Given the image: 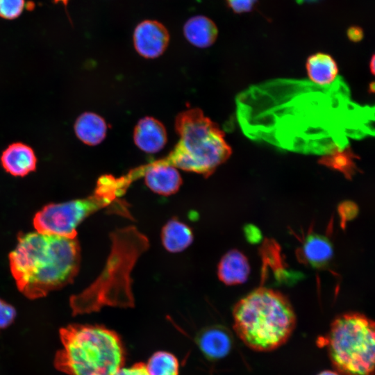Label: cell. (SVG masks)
<instances>
[{
  "label": "cell",
  "mask_w": 375,
  "mask_h": 375,
  "mask_svg": "<svg viewBox=\"0 0 375 375\" xmlns=\"http://www.w3.org/2000/svg\"><path fill=\"white\" fill-rule=\"evenodd\" d=\"M3 169L14 176H24L34 171L37 158L33 149L24 143L10 144L1 156Z\"/></svg>",
  "instance_id": "cell-12"
},
{
  "label": "cell",
  "mask_w": 375,
  "mask_h": 375,
  "mask_svg": "<svg viewBox=\"0 0 375 375\" xmlns=\"http://www.w3.org/2000/svg\"><path fill=\"white\" fill-rule=\"evenodd\" d=\"M135 145L147 153H156L165 146L167 135L165 127L158 119L145 117L138 121L133 131Z\"/></svg>",
  "instance_id": "cell-11"
},
{
  "label": "cell",
  "mask_w": 375,
  "mask_h": 375,
  "mask_svg": "<svg viewBox=\"0 0 375 375\" xmlns=\"http://www.w3.org/2000/svg\"><path fill=\"white\" fill-rule=\"evenodd\" d=\"M374 342V322L355 312L335 319L326 338L331 362L341 375H373Z\"/></svg>",
  "instance_id": "cell-7"
},
{
  "label": "cell",
  "mask_w": 375,
  "mask_h": 375,
  "mask_svg": "<svg viewBox=\"0 0 375 375\" xmlns=\"http://www.w3.org/2000/svg\"><path fill=\"white\" fill-rule=\"evenodd\" d=\"M133 40L138 54L145 58L153 59L165 51L169 42V34L162 23L146 19L135 28Z\"/></svg>",
  "instance_id": "cell-10"
},
{
  "label": "cell",
  "mask_w": 375,
  "mask_h": 375,
  "mask_svg": "<svg viewBox=\"0 0 375 375\" xmlns=\"http://www.w3.org/2000/svg\"><path fill=\"white\" fill-rule=\"evenodd\" d=\"M55 3H62L64 6H67L69 0H53Z\"/></svg>",
  "instance_id": "cell-31"
},
{
  "label": "cell",
  "mask_w": 375,
  "mask_h": 375,
  "mask_svg": "<svg viewBox=\"0 0 375 375\" xmlns=\"http://www.w3.org/2000/svg\"><path fill=\"white\" fill-rule=\"evenodd\" d=\"M306 71L311 82L319 85L331 84L338 77V67L328 54L317 53L306 61Z\"/></svg>",
  "instance_id": "cell-18"
},
{
  "label": "cell",
  "mask_w": 375,
  "mask_h": 375,
  "mask_svg": "<svg viewBox=\"0 0 375 375\" xmlns=\"http://www.w3.org/2000/svg\"><path fill=\"white\" fill-rule=\"evenodd\" d=\"M317 375H341V374H340L337 372L331 371V370H325V371H322Z\"/></svg>",
  "instance_id": "cell-29"
},
{
  "label": "cell",
  "mask_w": 375,
  "mask_h": 375,
  "mask_svg": "<svg viewBox=\"0 0 375 375\" xmlns=\"http://www.w3.org/2000/svg\"><path fill=\"white\" fill-rule=\"evenodd\" d=\"M120 202L96 185L93 194L87 197L45 206L35 215L33 225L40 233L75 238L76 228L84 219L100 209L124 204Z\"/></svg>",
  "instance_id": "cell-8"
},
{
  "label": "cell",
  "mask_w": 375,
  "mask_h": 375,
  "mask_svg": "<svg viewBox=\"0 0 375 375\" xmlns=\"http://www.w3.org/2000/svg\"><path fill=\"white\" fill-rule=\"evenodd\" d=\"M245 236L250 242H258L261 238V234L258 228L253 225H247L244 228Z\"/></svg>",
  "instance_id": "cell-27"
},
{
  "label": "cell",
  "mask_w": 375,
  "mask_h": 375,
  "mask_svg": "<svg viewBox=\"0 0 375 375\" xmlns=\"http://www.w3.org/2000/svg\"><path fill=\"white\" fill-rule=\"evenodd\" d=\"M175 128L179 140L162 160L176 168L208 177L228 160L231 149L219 127L198 108L177 115Z\"/></svg>",
  "instance_id": "cell-6"
},
{
  "label": "cell",
  "mask_w": 375,
  "mask_h": 375,
  "mask_svg": "<svg viewBox=\"0 0 375 375\" xmlns=\"http://www.w3.org/2000/svg\"><path fill=\"white\" fill-rule=\"evenodd\" d=\"M113 375H149L145 364L140 362L128 367H120Z\"/></svg>",
  "instance_id": "cell-25"
},
{
  "label": "cell",
  "mask_w": 375,
  "mask_h": 375,
  "mask_svg": "<svg viewBox=\"0 0 375 375\" xmlns=\"http://www.w3.org/2000/svg\"><path fill=\"white\" fill-rule=\"evenodd\" d=\"M16 310L15 308L0 299V330L7 328L15 320Z\"/></svg>",
  "instance_id": "cell-23"
},
{
  "label": "cell",
  "mask_w": 375,
  "mask_h": 375,
  "mask_svg": "<svg viewBox=\"0 0 375 375\" xmlns=\"http://www.w3.org/2000/svg\"><path fill=\"white\" fill-rule=\"evenodd\" d=\"M186 40L198 48H207L215 42L218 30L215 24L204 15H195L188 19L183 26Z\"/></svg>",
  "instance_id": "cell-14"
},
{
  "label": "cell",
  "mask_w": 375,
  "mask_h": 375,
  "mask_svg": "<svg viewBox=\"0 0 375 375\" xmlns=\"http://www.w3.org/2000/svg\"><path fill=\"white\" fill-rule=\"evenodd\" d=\"M194 238L191 228L176 217L168 220L161 231L164 248L171 253H179L187 249Z\"/></svg>",
  "instance_id": "cell-16"
},
{
  "label": "cell",
  "mask_w": 375,
  "mask_h": 375,
  "mask_svg": "<svg viewBox=\"0 0 375 375\" xmlns=\"http://www.w3.org/2000/svg\"><path fill=\"white\" fill-rule=\"evenodd\" d=\"M75 133L83 143L95 146L106 138L107 124L100 115L87 112L81 115L74 124Z\"/></svg>",
  "instance_id": "cell-17"
},
{
  "label": "cell",
  "mask_w": 375,
  "mask_h": 375,
  "mask_svg": "<svg viewBox=\"0 0 375 375\" xmlns=\"http://www.w3.org/2000/svg\"><path fill=\"white\" fill-rule=\"evenodd\" d=\"M297 3H310L314 1H317L319 0H296Z\"/></svg>",
  "instance_id": "cell-32"
},
{
  "label": "cell",
  "mask_w": 375,
  "mask_h": 375,
  "mask_svg": "<svg viewBox=\"0 0 375 375\" xmlns=\"http://www.w3.org/2000/svg\"><path fill=\"white\" fill-rule=\"evenodd\" d=\"M25 5V0H0V17L15 19L22 13Z\"/></svg>",
  "instance_id": "cell-22"
},
{
  "label": "cell",
  "mask_w": 375,
  "mask_h": 375,
  "mask_svg": "<svg viewBox=\"0 0 375 375\" xmlns=\"http://www.w3.org/2000/svg\"><path fill=\"white\" fill-rule=\"evenodd\" d=\"M233 316L238 337L258 351H272L285 343L296 324L288 299L266 288H257L238 301Z\"/></svg>",
  "instance_id": "cell-4"
},
{
  "label": "cell",
  "mask_w": 375,
  "mask_h": 375,
  "mask_svg": "<svg viewBox=\"0 0 375 375\" xmlns=\"http://www.w3.org/2000/svg\"><path fill=\"white\" fill-rule=\"evenodd\" d=\"M228 6L238 13L248 12L253 8L256 0H226Z\"/></svg>",
  "instance_id": "cell-26"
},
{
  "label": "cell",
  "mask_w": 375,
  "mask_h": 375,
  "mask_svg": "<svg viewBox=\"0 0 375 375\" xmlns=\"http://www.w3.org/2000/svg\"><path fill=\"white\" fill-rule=\"evenodd\" d=\"M303 258L314 267L325 265L331 258L333 248L329 240L319 235H309L303 244Z\"/></svg>",
  "instance_id": "cell-19"
},
{
  "label": "cell",
  "mask_w": 375,
  "mask_h": 375,
  "mask_svg": "<svg viewBox=\"0 0 375 375\" xmlns=\"http://www.w3.org/2000/svg\"><path fill=\"white\" fill-rule=\"evenodd\" d=\"M338 211L341 220L346 222L357 215L358 208L353 203L346 201L340 205Z\"/></svg>",
  "instance_id": "cell-24"
},
{
  "label": "cell",
  "mask_w": 375,
  "mask_h": 375,
  "mask_svg": "<svg viewBox=\"0 0 375 375\" xmlns=\"http://www.w3.org/2000/svg\"><path fill=\"white\" fill-rule=\"evenodd\" d=\"M9 262L19 290L31 299H38L74 281L80 268L81 248L76 238L20 233Z\"/></svg>",
  "instance_id": "cell-2"
},
{
  "label": "cell",
  "mask_w": 375,
  "mask_h": 375,
  "mask_svg": "<svg viewBox=\"0 0 375 375\" xmlns=\"http://www.w3.org/2000/svg\"><path fill=\"white\" fill-rule=\"evenodd\" d=\"M149 375H178V362L172 353L158 351L153 353L145 365Z\"/></svg>",
  "instance_id": "cell-20"
},
{
  "label": "cell",
  "mask_w": 375,
  "mask_h": 375,
  "mask_svg": "<svg viewBox=\"0 0 375 375\" xmlns=\"http://www.w3.org/2000/svg\"><path fill=\"white\" fill-rule=\"evenodd\" d=\"M142 176L146 185L152 192L163 196L175 194L182 184V178L177 168L162 160L131 170L119 178L127 189L133 181Z\"/></svg>",
  "instance_id": "cell-9"
},
{
  "label": "cell",
  "mask_w": 375,
  "mask_h": 375,
  "mask_svg": "<svg viewBox=\"0 0 375 375\" xmlns=\"http://www.w3.org/2000/svg\"><path fill=\"white\" fill-rule=\"evenodd\" d=\"M249 272L250 267L247 257L236 249L226 253L217 267L219 279L227 285L244 283Z\"/></svg>",
  "instance_id": "cell-13"
},
{
  "label": "cell",
  "mask_w": 375,
  "mask_h": 375,
  "mask_svg": "<svg viewBox=\"0 0 375 375\" xmlns=\"http://www.w3.org/2000/svg\"><path fill=\"white\" fill-rule=\"evenodd\" d=\"M197 342L205 356L215 360L224 358L229 353L233 341L224 328L212 326L199 334Z\"/></svg>",
  "instance_id": "cell-15"
},
{
  "label": "cell",
  "mask_w": 375,
  "mask_h": 375,
  "mask_svg": "<svg viewBox=\"0 0 375 375\" xmlns=\"http://www.w3.org/2000/svg\"><path fill=\"white\" fill-rule=\"evenodd\" d=\"M235 104L248 138L289 151L324 156L374 135V107L353 101L342 76L327 85L293 78L265 81L238 94Z\"/></svg>",
  "instance_id": "cell-1"
},
{
  "label": "cell",
  "mask_w": 375,
  "mask_h": 375,
  "mask_svg": "<svg viewBox=\"0 0 375 375\" xmlns=\"http://www.w3.org/2000/svg\"><path fill=\"white\" fill-rule=\"evenodd\" d=\"M374 56H372V58H371V60L369 62V69H370V72L372 74H374V70H375V67H374V65H375V62H374Z\"/></svg>",
  "instance_id": "cell-30"
},
{
  "label": "cell",
  "mask_w": 375,
  "mask_h": 375,
  "mask_svg": "<svg viewBox=\"0 0 375 375\" xmlns=\"http://www.w3.org/2000/svg\"><path fill=\"white\" fill-rule=\"evenodd\" d=\"M355 156L352 151L347 148L335 151L324 155L320 162L331 168L338 170L347 177L351 176L356 169Z\"/></svg>",
  "instance_id": "cell-21"
},
{
  "label": "cell",
  "mask_w": 375,
  "mask_h": 375,
  "mask_svg": "<svg viewBox=\"0 0 375 375\" xmlns=\"http://www.w3.org/2000/svg\"><path fill=\"white\" fill-rule=\"evenodd\" d=\"M110 238L111 249L101 273L90 286L69 299L73 315L97 312L106 306H134L131 272L148 249L149 240L135 226L115 230Z\"/></svg>",
  "instance_id": "cell-3"
},
{
  "label": "cell",
  "mask_w": 375,
  "mask_h": 375,
  "mask_svg": "<svg viewBox=\"0 0 375 375\" xmlns=\"http://www.w3.org/2000/svg\"><path fill=\"white\" fill-rule=\"evenodd\" d=\"M348 38L353 42L360 41L363 36L362 29L357 26H352L347 31Z\"/></svg>",
  "instance_id": "cell-28"
},
{
  "label": "cell",
  "mask_w": 375,
  "mask_h": 375,
  "mask_svg": "<svg viewBox=\"0 0 375 375\" xmlns=\"http://www.w3.org/2000/svg\"><path fill=\"white\" fill-rule=\"evenodd\" d=\"M59 335L62 347L53 365L67 375H113L124 365L119 335L104 326L69 324L60 329Z\"/></svg>",
  "instance_id": "cell-5"
}]
</instances>
